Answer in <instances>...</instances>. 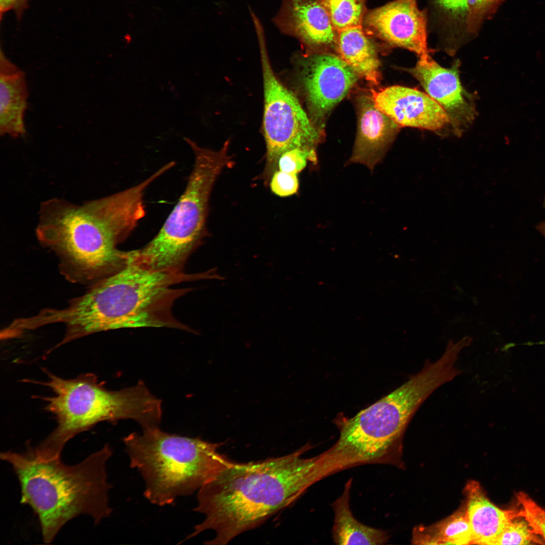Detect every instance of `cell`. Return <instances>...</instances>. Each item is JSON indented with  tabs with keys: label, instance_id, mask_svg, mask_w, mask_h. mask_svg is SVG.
Listing matches in <instances>:
<instances>
[{
	"label": "cell",
	"instance_id": "cell-1",
	"mask_svg": "<svg viewBox=\"0 0 545 545\" xmlns=\"http://www.w3.org/2000/svg\"><path fill=\"white\" fill-rule=\"evenodd\" d=\"M307 444L287 455L233 462L199 489L194 511L204 516L186 539L210 530L206 544H226L288 506L319 481L317 456L303 458Z\"/></svg>",
	"mask_w": 545,
	"mask_h": 545
},
{
	"label": "cell",
	"instance_id": "cell-2",
	"mask_svg": "<svg viewBox=\"0 0 545 545\" xmlns=\"http://www.w3.org/2000/svg\"><path fill=\"white\" fill-rule=\"evenodd\" d=\"M209 278L207 271L189 275L154 270L135 261L128 252L127 261L120 269L89 286L64 308H46L43 321L47 325H65L60 345L95 333L122 328L187 330L173 316L171 308L176 299L189 289L171 286Z\"/></svg>",
	"mask_w": 545,
	"mask_h": 545
},
{
	"label": "cell",
	"instance_id": "cell-3",
	"mask_svg": "<svg viewBox=\"0 0 545 545\" xmlns=\"http://www.w3.org/2000/svg\"><path fill=\"white\" fill-rule=\"evenodd\" d=\"M112 454L105 444L82 462L69 465L61 458L38 459L28 449L23 453H1L19 481L21 503L30 506L38 518L45 543L51 542L67 522L80 515H89L94 524L111 515L106 464Z\"/></svg>",
	"mask_w": 545,
	"mask_h": 545
},
{
	"label": "cell",
	"instance_id": "cell-4",
	"mask_svg": "<svg viewBox=\"0 0 545 545\" xmlns=\"http://www.w3.org/2000/svg\"><path fill=\"white\" fill-rule=\"evenodd\" d=\"M137 223L132 215L110 208L52 200L42 206L36 235L58 257L65 279L89 287L125 264L128 252L117 245Z\"/></svg>",
	"mask_w": 545,
	"mask_h": 545
},
{
	"label": "cell",
	"instance_id": "cell-5",
	"mask_svg": "<svg viewBox=\"0 0 545 545\" xmlns=\"http://www.w3.org/2000/svg\"><path fill=\"white\" fill-rule=\"evenodd\" d=\"M447 381L442 366L426 361L422 369L405 383L354 416H338L335 423L339 430V439L318 455L321 478L361 465L392 464L414 414Z\"/></svg>",
	"mask_w": 545,
	"mask_h": 545
},
{
	"label": "cell",
	"instance_id": "cell-6",
	"mask_svg": "<svg viewBox=\"0 0 545 545\" xmlns=\"http://www.w3.org/2000/svg\"><path fill=\"white\" fill-rule=\"evenodd\" d=\"M52 396L44 397L45 409L57 420L56 428L35 448L29 447L42 460L61 458L66 444L77 434L102 421L131 419L143 429L158 427L161 402L141 381L119 391L107 390L93 373L65 379L44 370Z\"/></svg>",
	"mask_w": 545,
	"mask_h": 545
},
{
	"label": "cell",
	"instance_id": "cell-7",
	"mask_svg": "<svg viewBox=\"0 0 545 545\" xmlns=\"http://www.w3.org/2000/svg\"><path fill=\"white\" fill-rule=\"evenodd\" d=\"M123 442L131 467L144 481V497L160 506L199 490L234 462L219 452L224 443L169 433L158 427L131 433Z\"/></svg>",
	"mask_w": 545,
	"mask_h": 545
},
{
	"label": "cell",
	"instance_id": "cell-8",
	"mask_svg": "<svg viewBox=\"0 0 545 545\" xmlns=\"http://www.w3.org/2000/svg\"><path fill=\"white\" fill-rule=\"evenodd\" d=\"M185 140L195 156L185 190L156 236L141 249L130 251L135 260L154 270L183 272L188 257L205 236L213 186L222 171L234 164L229 141L215 151Z\"/></svg>",
	"mask_w": 545,
	"mask_h": 545
},
{
	"label": "cell",
	"instance_id": "cell-9",
	"mask_svg": "<svg viewBox=\"0 0 545 545\" xmlns=\"http://www.w3.org/2000/svg\"><path fill=\"white\" fill-rule=\"evenodd\" d=\"M262 29L257 30L263 86L262 130L266 145L265 168L261 178L267 185L278 170L281 155L300 148L316 156L319 129L303 108L295 93L274 73Z\"/></svg>",
	"mask_w": 545,
	"mask_h": 545
},
{
	"label": "cell",
	"instance_id": "cell-10",
	"mask_svg": "<svg viewBox=\"0 0 545 545\" xmlns=\"http://www.w3.org/2000/svg\"><path fill=\"white\" fill-rule=\"evenodd\" d=\"M299 76L311 120L316 127L321 125L359 77L339 56L318 52L300 60Z\"/></svg>",
	"mask_w": 545,
	"mask_h": 545
},
{
	"label": "cell",
	"instance_id": "cell-11",
	"mask_svg": "<svg viewBox=\"0 0 545 545\" xmlns=\"http://www.w3.org/2000/svg\"><path fill=\"white\" fill-rule=\"evenodd\" d=\"M417 0H395L366 12L362 28L388 44L406 48L419 57L428 54L427 17Z\"/></svg>",
	"mask_w": 545,
	"mask_h": 545
},
{
	"label": "cell",
	"instance_id": "cell-12",
	"mask_svg": "<svg viewBox=\"0 0 545 545\" xmlns=\"http://www.w3.org/2000/svg\"><path fill=\"white\" fill-rule=\"evenodd\" d=\"M370 98L375 106L399 126L435 131L450 122L437 101L416 89L395 85L371 90Z\"/></svg>",
	"mask_w": 545,
	"mask_h": 545
},
{
	"label": "cell",
	"instance_id": "cell-13",
	"mask_svg": "<svg viewBox=\"0 0 545 545\" xmlns=\"http://www.w3.org/2000/svg\"><path fill=\"white\" fill-rule=\"evenodd\" d=\"M275 22L282 32L307 46L336 44L337 31L321 0H283Z\"/></svg>",
	"mask_w": 545,
	"mask_h": 545
},
{
	"label": "cell",
	"instance_id": "cell-14",
	"mask_svg": "<svg viewBox=\"0 0 545 545\" xmlns=\"http://www.w3.org/2000/svg\"><path fill=\"white\" fill-rule=\"evenodd\" d=\"M408 71L444 109L450 121L460 124L472 119L473 109L465 96L456 67H442L426 54L419 57L416 66Z\"/></svg>",
	"mask_w": 545,
	"mask_h": 545
},
{
	"label": "cell",
	"instance_id": "cell-15",
	"mask_svg": "<svg viewBox=\"0 0 545 545\" xmlns=\"http://www.w3.org/2000/svg\"><path fill=\"white\" fill-rule=\"evenodd\" d=\"M358 132L350 164L373 171L384 157L399 127L374 105L370 96L359 100Z\"/></svg>",
	"mask_w": 545,
	"mask_h": 545
},
{
	"label": "cell",
	"instance_id": "cell-16",
	"mask_svg": "<svg viewBox=\"0 0 545 545\" xmlns=\"http://www.w3.org/2000/svg\"><path fill=\"white\" fill-rule=\"evenodd\" d=\"M465 510L473 544L494 545L506 525L519 517L517 510L501 509L487 498L480 485L470 481L465 488Z\"/></svg>",
	"mask_w": 545,
	"mask_h": 545
},
{
	"label": "cell",
	"instance_id": "cell-17",
	"mask_svg": "<svg viewBox=\"0 0 545 545\" xmlns=\"http://www.w3.org/2000/svg\"><path fill=\"white\" fill-rule=\"evenodd\" d=\"M352 478L345 483L342 495L331 505L334 517L332 538L336 544L377 545L386 543L389 533L360 523L353 516L350 508V493Z\"/></svg>",
	"mask_w": 545,
	"mask_h": 545
},
{
	"label": "cell",
	"instance_id": "cell-18",
	"mask_svg": "<svg viewBox=\"0 0 545 545\" xmlns=\"http://www.w3.org/2000/svg\"><path fill=\"white\" fill-rule=\"evenodd\" d=\"M335 46L339 56L359 76L372 84L379 83L380 63L377 53L362 26L337 32Z\"/></svg>",
	"mask_w": 545,
	"mask_h": 545
},
{
	"label": "cell",
	"instance_id": "cell-19",
	"mask_svg": "<svg viewBox=\"0 0 545 545\" xmlns=\"http://www.w3.org/2000/svg\"><path fill=\"white\" fill-rule=\"evenodd\" d=\"M28 89L21 70L0 74V134L18 137L26 133L24 122Z\"/></svg>",
	"mask_w": 545,
	"mask_h": 545
},
{
	"label": "cell",
	"instance_id": "cell-20",
	"mask_svg": "<svg viewBox=\"0 0 545 545\" xmlns=\"http://www.w3.org/2000/svg\"><path fill=\"white\" fill-rule=\"evenodd\" d=\"M414 537L424 544H470L473 537L465 508L460 510L431 528L423 529Z\"/></svg>",
	"mask_w": 545,
	"mask_h": 545
},
{
	"label": "cell",
	"instance_id": "cell-21",
	"mask_svg": "<svg viewBox=\"0 0 545 545\" xmlns=\"http://www.w3.org/2000/svg\"><path fill=\"white\" fill-rule=\"evenodd\" d=\"M366 0H327L324 3L332 24L337 32L362 26L366 13Z\"/></svg>",
	"mask_w": 545,
	"mask_h": 545
},
{
	"label": "cell",
	"instance_id": "cell-22",
	"mask_svg": "<svg viewBox=\"0 0 545 545\" xmlns=\"http://www.w3.org/2000/svg\"><path fill=\"white\" fill-rule=\"evenodd\" d=\"M533 532L527 522L518 517L510 522L497 538L494 545L544 544Z\"/></svg>",
	"mask_w": 545,
	"mask_h": 545
},
{
	"label": "cell",
	"instance_id": "cell-23",
	"mask_svg": "<svg viewBox=\"0 0 545 545\" xmlns=\"http://www.w3.org/2000/svg\"><path fill=\"white\" fill-rule=\"evenodd\" d=\"M506 1L467 0V31L470 34L476 33L483 21L491 18Z\"/></svg>",
	"mask_w": 545,
	"mask_h": 545
},
{
	"label": "cell",
	"instance_id": "cell-24",
	"mask_svg": "<svg viewBox=\"0 0 545 545\" xmlns=\"http://www.w3.org/2000/svg\"><path fill=\"white\" fill-rule=\"evenodd\" d=\"M516 499L520 506L518 516L523 518L533 532L545 541V509L525 493H518Z\"/></svg>",
	"mask_w": 545,
	"mask_h": 545
},
{
	"label": "cell",
	"instance_id": "cell-25",
	"mask_svg": "<svg viewBox=\"0 0 545 545\" xmlns=\"http://www.w3.org/2000/svg\"><path fill=\"white\" fill-rule=\"evenodd\" d=\"M308 160L315 164L317 156L300 148L290 149L281 155L278 162V170L298 174L305 168Z\"/></svg>",
	"mask_w": 545,
	"mask_h": 545
},
{
	"label": "cell",
	"instance_id": "cell-26",
	"mask_svg": "<svg viewBox=\"0 0 545 545\" xmlns=\"http://www.w3.org/2000/svg\"><path fill=\"white\" fill-rule=\"evenodd\" d=\"M269 183L271 191L280 197L293 195L299 188L297 174L286 173L279 170L274 173Z\"/></svg>",
	"mask_w": 545,
	"mask_h": 545
},
{
	"label": "cell",
	"instance_id": "cell-27",
	"mask_svg": "<svg viewBox=\"0 0 545 545\" xmlns=\"http://www.w3.org/2000/svg\"><path fill=\"white\" fill-rule=\"evenodd\" d=\"M440 10L449 20L455 23H464L467 15V0H434Z\"/></svg>",
	"mask_w": 545,
	"mask_h": 545
},
{
	"label": "cell",
	"instance_id": "cell-28",
	"mask_svg": "<svg viewBox=\"0 0 545 545\" xmlns=\"http://www.w3.org/2000/svg\"><path fill=\"white\" fill-rule=\"evenodd\" d=\"M29 0H0V12L3 14L14 10L20 16L26 8Z\"/></svg>",
	"mask_w": 545,
	"mask_h": 545
},
{
	"label": "cell",
	"instance_id": "cell-29",
	"mask_svg": "<svg viewBox=\"0 0 545 545\" xmlns=\"http://www.w3.org/2000/svg\"><path fill=\"white\" fill-rule=\"evenodd\" d=\"M537 230L543 235L545 236V222L540 223L537 226Z\"/></svg>",
	"mask_w": 545,
	"mask_h": 545
},
{
	"label": "cell",
	"instance_id": "cell-30",
	"mask_svg": "<svg viewBox=\"0 0 545 545\" xmlns=\"http://www.w3.org/2000/svg\"><path fill=\"white\" fill-rule=\"evenodd\" d=\"M323 2H326L327 0H322Z\"/></svg>",
	"mask_w": 545,
	"mask_h": 545
},
{
	"label": "cell",
	"instance_id": "cell-31",
	"mask_svg": "<svg viewBox=\"0 0 545 545\" xmlns=\"http://www.w3.org/2000/svg\"><path fill=\"white\" fill-rule=\"evenodd\" d=\"M544 206H545V199H544Z\"/></svg>",
	"mask_w": 545,
	"mask_h": 545
}]
</instances>
